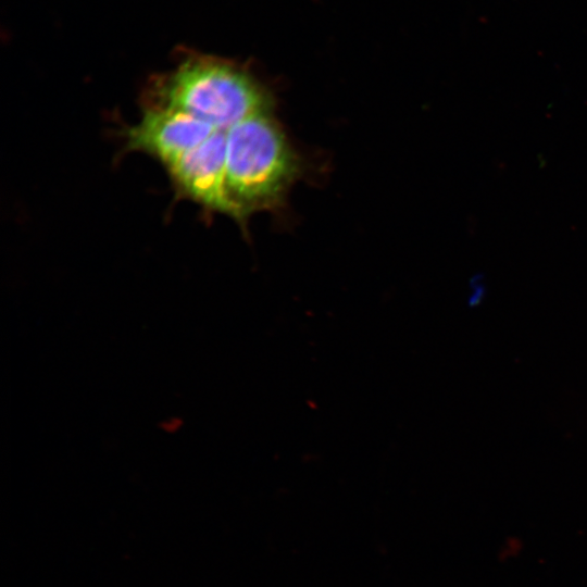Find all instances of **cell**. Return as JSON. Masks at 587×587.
I'll return each mask as SVG.
<instances>
[{"instance_id":"cell-1","label":"cell","mask_w":587,"mask_h":587,"mask_svg":"<svg viewBox=\"0 0 587 587\" xmlns=\"http://www.w3.org/2000/svg\"><path fill=\"white\" fill-rule=\"evenodd\" d=\"M145 105L178 109L227 130L246 117L273 110L266 87L242 64L188 51L150 83Z\"/></svg>"},{"instance_id":"cell-2","label":"cell","mask_w":587,"mask_h":587,"mask_svg":"<svg viewBox=\"0 0 587 587\" xmlns=\"http://www.w3.org/2000/svg\"><path fill=\"white\" fill-rule=\"evenodd\" d=\"M300 170V160L273 110L228 128L225 184L232 218L246 229L253 213L280 209Z\"/></svg>"},{"instance_id":"cell-3","label":"cell","mask_w":587,"mask_h":587,"mask_svg":"<svg viewBox=\"0 0 587 587\" xmlns=\"http://www.w3.org/2000/svg\"><path fill=\"white\" fill-rule=\"evenodd\" d=\"M215 129L218 128L188 112L145 105L139 122L124 132L125 150L146 153L166 168L204 142Z\"/></svg>"},{"instance_id":"cell-4","label":"cell","mask_w":587,"mask_h":587,"mask_svg":"<svg viewBox=\"0 0 587 587\" xmlns=\"http://www.w3.org/2000/svg\"><path fill=\"white\" fill-rule=\"evenodd\" d=\"M226 148L227 130L215 129L204 142L165 170L176 196L193 201L209 213L233 217L225 184Z\"/></svg>"}]
</instances>
